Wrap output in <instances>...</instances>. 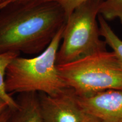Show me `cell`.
<instances>
[{"mask_svg":"<svg viewBox=\"0 0 122 122\" xmlns=\"http://www.w3.org/2000/svg\"><path fill=\"white\" fill-rule=\"evenodd\" d=\"M31 1V0H12V1H10V2H9L7 5H8L9 4H11V3H13V2H27V1Z\"/></svg>","mask_w":122,"mask_h":122,"instance_id":"obj_16","label":"cell"},{"mask_svg":"<svg viewBox=\"0 0 122 122\" xmlns=\"http://www.w3.org/2000/svg\"><path fill=\"white\" fill-rule=\"evenodd\" d=\"M49 1H54L60 5L65 11L66 20L72 12L77 7L84 3L91 0H45Z\"/></svg>","mask_w":122,"mask_h":122,"instance_id":"obj_11","label":"cell"},{"mask_svg":"<svg viewBox=\"0 0 122 122\" xmlns=\"http://www.w3.org/2000/svg\"><path fill=\"white\" fill-rule=\"evenodd\" d=\"M1 1H2V0H0V4H1Z\"/></svg>","mask_w":122,"mask_h":122,"instance_id":"obj_17","label":"cell"},{"mask_svg":"<svg viewBox=\"0 0 122 122\" xmlns=\"http://www.w3.org/2000/svg\"><path fill=\"white\" fill-rule=\"evenodd\" d=\"M12 112V110L10 109H8L6 110L2 115L0 117V122H8L10 118Z\"/></svg>","mask_w":122,"mask_h":122,"instance_id":"obj_12","label":"cell"},{"mask_svg":"<svg viewBox=\"0 0 122 122\" xmlns=\"http://www.w3.org/2000/svg\"><path fill=\"white\" fill-rule=\"evenodd\" d=\"M65 25L43 52L33 58L16 57L7 67L6 89L9 94L37 93L56 95L68 88L58 72L57 55Z\"/></svg>","mask_w":122,"mask_h":122,"instance_id":"obj_2","label":"cell"},{"mask_svg":"<svg viewBox=\"0 0 122 122\" xmlns=\"http://www.w3.org/2000/svg\"><path fill=\"white\" fill-rule=\"evenodd\" d=\"M12 1V0H2L1 4H0V9L2 8L4 6L8 4L9 2H10V1Z\"/></svg>","mask_w":122,"mask_h":122,"instance_id":"obj_15","label":"cell"},{"mask_svg":"<svg viewBox=\"0 0 122 122\" xmlns=\"http://www.w3.org/2000/svg\"><path fill=\"white\" fill-rule=\"evenodd\" d=\"M100 15L106 20L118 19L122 23V0H103Z\"/></svg>","mask_w":122,"mask_h":122,"instance_id":"obj_10","label":"cell"},{"mask_svg":"<svg viewBox=\"0 0 122 122\" xmlns=\"http://www.w3.org/2000/svg\"><path fill=\"white\" fill-rule=\"evenodd\" d=\"M57 67L66 86L78 96L122 91V65L112 51L89 55Z\"/></svg>","mask_w":122,"mask_h":122,"instance_id":"obj_3","label":"cell"},{"mask_svg":"<svg viewBox=\"0 0 122 122\" xmlns=\"http://www.w3.org/2000/svg\"><path fill=\"white\" fill-rule=\"evenodd\" d=\"M98 23L101 36L104 39L106 45L111 48L122 65V40L114 32L106 20L101 15L98 16Z\"/></svg>","mask_w":122,"mask_h":122,"instance_id":"obj_9","label":"cell"},{"mask_svg":"<svg viewBox=\"0 0 122 122\" xmlns=\"http://www.w3.org/2000/svg\"><path fill=\"white\" fill-rule=\"evenodd\" d=\"M16 101L18 107L12 111L8 122H43L37 93H21Z\"/></svg>","mask_w":122,"mask_h":122,"instance_id":"obj_7","label":"cell"},{"mask_svg":"<svg viewBox=\"0 0 122 122\" xmlns=\"http://www.w3.org/2000/svg\"><path fill=\"white\" fill-rule=\"evenodd\" d=\"M77 100L84 113L101 122H122V91L107 90L86 96H77Z\"/></svg>","mask_w":122,"mask_h":122,"instance_id":"obj_6","label":"cell"},{"mask_svg":"<svg viewBox=\"0 0 122 122\" xmlns=\"http://www.w3.org/2000/svg\"><path fill=\"white\" fill-rule=\"evenodd\" d=\"M80 122H101L95 117L85 113L83 119Z\"/></svg>","mask_w":122,"mask_h":122,"instance_id":"obj_13","label":"cell"},{"mask_svg":"<svg viewBox=\"0 0 122 122\" xmlns=\"http://www.w3.org/2000/svg\"><path fill=\"white\" fill-rule=\"evenodd\" d=\"M39 97L43 122H80L85 115L70 88L53 96L39 93Z\"/></svg>","mask_w":122,"mask_h":122,"instance_id":"obj_5","label":"cell"},{"mask_svg":"<svg viewBox=\"0 0 122 122\" xmlns=\"http://www.w3.org/2000/svg\"><path fill=\"white\" fill-rule=\"evenodd\" d=\"M20 56L19 54L14 53L0 54V97L8 105L12 111L18 107L17 101L13 98L11 94L7 92L5 85V76L7 67L15 58Z\"/></svg>","mask_w":122,"mask_h":122,"instance_id":"obj_8","label":"cell"},{"mask_svg":"<svg viewBox=\"0 0 122 122\" xmlns=\"http://www.w3.org/2000/svg\"><path fill=\"white\" fill-rule=\"evenodd\" d=\"M103 0H91L76 8L66 20L57 55V65L106 51L98 23Z\"/></svg>","mask_w":122,"mask_h":122,"instance_id":"obj_4","label":"cell"},{"mask_svg":"<svg viewBox=\"0 0 122 122\" xmlns=\"http://www.w3.org/2000/svg\"><path fill=\"white\" fill-rule=\"evenodd\" d=\"M8 109H10V108L7 103L2 98L0 97V117Z\"/></svg>","mask_w":122,"mask_h":122,"instance_id":"obj_14","label":"cell"},{"mask_svg":"<svg viewBox=\"0 0 122 122\" xmlns=\"http://www.w3.org/2000/svg\"><path fill=\"white\" fill-rule=\"evenodd\" d=\"M58 3L45 0L13 2L0 9V54L39 55L65 25Z\"/></svg>","mask_w":122,"mask_h":122,"instance_id":"obj_1","label":"cell"}]
</instances>
